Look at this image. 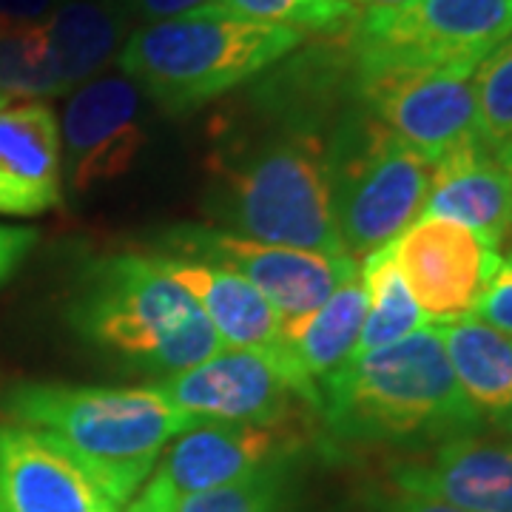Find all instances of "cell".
I'll return each instance as SVG.
<instances>
[{
	"label": "cell",
	"instance_id": "cell-7",
	"mask_svg": "<svg viewBox=\"0 0 512 512\" xmlns=\"http://www.w3.org/2000/svg\"><path fill=\"white\" fill-rule=\"evenodd\" d=\"M512 35V0H410L359 9L348 40L356 69H456L478 63Z\"/></svg>",
	"mask_w": 512,
	"mask_h": 512
},
{
	"label": "cell",
	"instance_id": "cell-10",
	"mask_svg": "<svg viewBox=\"0 0 512 512\" xmlns=\"http://www.w3.org/2000/svg\"><path fill=\"white\" fill-rule=\"evenodd\" d=\"M353 97L433 163L478 137L473 74L456 69H356Z\"/></svg>",
	"mask_w": 512,
	"mask_h": 512
},
{
	"label": "cell",
	"instance_id": "cell-29",
	"mask_svg": "<svg viewBox=\"0 0 512 512\" xmlns=\"http://www.w3.org/2000/svg\"><path fill=\"white\" fill-rule=\"evenodd\" d=\"M60 0H0V26H32L46 23Z\"/></svg>",
	"mask_w": 512,
	"mask_h": 512
},
{
	"label": "cell",
	"instance_id": "cell-32",
	"mask_svg": "<svg viewBox=\"0 0 512 512\" xmlns=\"http://www.w3.org/2000/svg\"><path fill=\"white\" fill-rule=\"evenodd\" d=\"M356 9H376V6H402V3H410V0H348Z\"/></svg>",
	"mask_w": 512,
	"mask_h": 512
},
{
	"label": "cell",
	"instance_id": "cell-6",
	"mask_svg": "<svg viewBox=\"0 0 512 512\" xmlns=\"http://www.w3.org/2000/svg\"><path fill=\"white\" fill-rule=\"evenodd\" d=\"M436 163L407 146L365 109L348 114L328 140L333 220L348 256L393 245L419 220Z\"/></svg>",
	"mask_w": 512,
	"mask_h": 512
},
{
	"label": "cell",
	"instance_id": "cell-14",
	"mask_svg": "<svg viewBox=\"0 0 512 512\" xmlns=\"http://www.w3.org/2000/svg\"><path fill=\"white\" fill-rule=\"evenodd\" d=\"M0 495L6 512H117L106 490L49 433L0 427Z\"/></svg>",
	"mask_w": 512,
	"mask_h": 512
},
{
	"label": "cell",
	"instance_id": "cell-33",
	"mask_svg": "<svg viewBox=\"0 0 512 512\" xmlns=\"http://www.w3.org/2000/svg\"><path fill=\"white\" fill-rule=\"evenodd\" d=\"M495 157H498V163L504 165V171H507V177H510V185H512V143H507L504 148H498V151H495Z\"/></svg>",
	"mask_w": 512,
	"mask_h": 512
},
{
	"label": "cell",
	"instance_id": "cell-28",
	"mask_svg": "<svg viewBox=\"0 0 512 512\" xmlns=\"http://www.w3.org/2000/svg\"><path fill=\"white\" fill-rule=\"evenodd\" d=\"M35 228H18V225H0V285L15 274L23 256L35 248Z\"/></svg>",
	"mask_w": 512,
	"mask_h": 512
},
{
	"label": "cell",
	"instance_id": "cell-19",
	"mask_svg": "<svg viewBox=\"0 0 512 512\" xmlns=\"http://www.w3.org/2000/svg\"><path fill=\"white\" fill-rule=\"evenodd\" d=\"M464 396L484 421L512 430V336L476 316L436 325Z\"/></svg>",
	"mask_w": 512,
	"mask_h": 512
},
{
	"label": "cell",
	"instance_id": "cell-3",
	"mask_svg": "<svg viewBox=\"0 0 512 512\" xmlns=\"http://www.w3.org/2000/svg\"><path fill=\"white\" fill-rule=\"evenodd\" d=\"M0 410L60 441L117 507L146 484L165 444L202 424L154 387L15 382Z\"/></svg>",
	"mask_w": 512,
	"mask_h": 512
},
{
	"label": "cell",
	"instance_id": "cell-2",
	"mask_svg": "<svg viewBox=\"0 0 512 512\" xmlns=\"http://www.w3.org/2000/svg\"><path fill=\"white\" fill-rule=\"evenodd\" d=\"M205 208L239 237L348 256L333 220L328 140L313 126L234 134L211 157Z\"/></svg>",
	"mask_w": 512,
	"mask_h": 512
},
{
	"label": "cell",
	"instance_id": "cell-34",
	"mask_svg": "<svg viewBox=\"0 0 512 512\" xmlns=\"http://www.w3.org/2000/svg\"><path fill=\"white\" fill-rule=\"evenodd\" d=\"M3 106H9V97H3V94H0V109H3Z\"/></svg>",
	"mask_w": 512,
	"mask_h": 512
},
{
	"label": "cell",
	"instance_id": "cell-26",
	"mask_svg": "<svg viewBox=\"0 0 512 512\" xmlns=\"http://www.w3.org/2000/svg\"><path fill=\"white\" fill-rule=\"evenodd\" d=\"M180 512H285L282 470L274 464L237 484L194 495L180 507Z\"/></svg>",
	"mask_w": 512,
	"mask_h": 512
},
{
	"label": "cell",
	"instance_id": "cell-15",
	"mask_svg": "<svg viewBox=\"0 0 512 512\" xmlns=\"http://www.w3.org/2000/svg\"><path fill=\"white\" fill-rule=\"evenodd\" d=\"M402 493L447 501L464 512H512V441L456 436L427 458L390 470Z\"/></svg>",
	"mask_w": 512,
	"mask_h": 512
},
{
	"label": "cell",
	"instance_id": "cell-9",
	"mask_svg": "<svg viewBox=\"0 0 512 512\" xmlns=\"http://www.w3.org/2000/svg\"><path fill=\"white\" fill-rule=\"evenodd\" d=\"M160 254L200 259L245 276L274 305L282 328L311 316L342 282L359 274L353 256L268 245L214 225H180L168 231Z\"/></svg>",
	"mask_w": 512,
	"mask_h": 512
},
{
	"label": "cell",
	"instance_id": "cell-11",
	"mask_svg": "<svg viewBox=\"0 0 512 512\" xmlns=\"http://www.w3.org/2000/svg\"><path fill=\"white\" fill-rule=\"evenodd\" d=\"M291 450L288 427L197 424L174 439L126 512H180L188 498L274 467Z\"/></svg>",
	"mask_w": 512,
	"mask_h": 512
},
{
	"label": "cell",
	"instance_id": "cell-22",
	"mask_svg": "<svg viewBox=\"0 0 512 512\" xmlns=\"http://www.w3.org/2000/svg\"><path fill=\"white\" fill-rule=\"evenodd\" d=\"M359 276H362L367 293V316L356 353L393 345L427 325V316L421 313L413 293L404 285L402 274L396 268L390 245L367 254L359 268Z\"/></svg>",
	"mask_w": 512,
	"mask_h": 512
},
{
	"label": "cell",
	"instance_id": "cell-30",
	"mask_svg": "<svg viewBox=\"0 0 512 512\" xmlns=\"http://www.w3.org/2000/svg\"><path fill=\"white\" fill-rule=\"evenodd\" d=\"M126 3L137 18L157 23V20H171L188 15V12H197L202 6H214L220 0H126Z\"/></svg>",
	"mask_w": 512,
	"mask_h": 512
},
{
	"label": "cell",
	"instance_id": "cell-8",
	"mask_svg": "<svg viewBox=\"0 0 512 512\" xmlns=\"http://www.w3.org/2000/svg\"><path fill=\"white\" fill-rule=\"evenodd\" d=\"M154 390L202 424L285 427L293 402L319 410V387L293 362L285 345L225 348L200 365L168 373Z\"/></svg>",
	"mask_w": 512,
	"mask_h": 512
},
{
	"label": "cell",
	"instance_id": "cell-16",
	"mask_svg": "<svg viewBox=\"0 0 512 512\" xmlns=\"http://www.w3.org/2000/svg\"><path fill=\"white\" fill-rule=\"evenodd\" d=\"M63 163L55 111L40 100L0 109V214L37 217L60 205Z\"/></svg>",
	"mask_w": 512,
	"mask_h": 512
},
{
	"label": "cell",
	"instance_id": "cell-25",
	"mask_svg": "<svg viewBox=\"0 0 512 512\" xmlns=\"http://www.w3.org/2000/svg\"><path fill=\"white\" fill-rule=\"evenodd\" d=\"M242 18L291 26L299 32L339 35L356 20L359 9L348 0H220Z\"/></svg>",
	"mask_w": 512,
	"mask_h": 512
},
{
	"label": "cell",
	"instance_id": "cell-5",
	"mask_svg": "<svg viewBox=\"0 0 512 512\" xmlns=\"http://www.w3.org/2000/svg\"><path fill=\"white\" fill-rule=\"evenodd\" d=\"M302 43V32L242 18L222 3L137 29L120 69L165 111H194L268 72Z\"/></svg>",
	"mask_w": 512,
	"mask_h": 512
},
{
	"label": "cell",
	"instance_id": "cell-23",
	"mask_svg": "<svg viewBox=\"0 0 512 512\" xmlns=\"http://www.w3.org/2000/svg\"><path fill=\"white\" fill-rule=\"evenodd\" d=\"M0 94L9 100L63 94L46 23L0 26Z\"/></svg>",
	"mask_w": 512,
	"mask_h": 512
},
{
	"label": "cell",
	"instance_id": "cell-20",
	"mask_svg": "<svg viewBox=\"0 0 512 512\" xmlns=\"http://www.w3.org/2000/svg\"><path fill=\"white\" fill-rule=\"evenodd\" d=\"M367 293L362 276H350L328 302L311 316L282 328V345L302 367V373L319 382L322 376L342 367L359 348V336L365 328Z\"/></svg>",
	"mask_w": 512,
	"mask_h": 512
},
{
	"label": "cell",
	"instance_id": "cell-18",
	"mask_svg": "<svg viewBox=\"0 0 512 512\" xmlns=\"http://www.w3.org/2000/svg\"><path fill=\"white\" fill-rule=\"evenodd\" d=\"M154 259L180 288L197 299L225 348L268 350L282 345L279 313L245 276L185 256L154 254Z\"/></svg>",
	"mask_w": 512,
	"mask_h": 512
},
{
	"label": "cell",
	"instance_id": "cell-17",
	"mask_svg": "<svg viewBox=\"0 0 512 512\" xmlns=\"http://www.w3.org/2000/svg\"><path fill=\"white\" fill-rule=\"evenodd\" d=\"M421 217L458 222L501 251L512 237V185L493 148L476 137L444 154Z\"/></svg>",
	"mask_w": 512,
	"mask_h": 512
},
{
	"label": "cell",
	"instance_id": "cell-24",
	"mask_svg": "<svg viewBox=\"0 0 512 512\" xmlns=\"http://www.w3.org/2000/svg\"><path fill=\"white\" fill-rule=\"evenodd\" d=\"M473 92L478 140L493 151L512 143V35L478 63Z\"/></svg>",
	"mask_w": 512,
	"mask_h": 512
},
{
	"label": "cell",
	"instance_id": "cell-35",
	"mask_svg": "<svg viewBox=\"0 0 512 512\" xmlns=\"http://www.w3.org/2000/svg\"><path fill=\"white\" fill-rule=\"evenodd\" d=\"M0 512H6V504H3V495H0Z\"/></svg>",
	"mask_w": 512,
	"mask_h": 512
},
{
	"label": "cell",
	"instance_id": "cell-12",
	"mask_svg": "<svg viewBox=\"0 0 512 512\" xmlns=\"http://www.w3.org/2000/svg\"><path fill=\"white\" fill-rule=\"evenodd\" d=\"M390 251L430 325L473 316L504 256L476 231L436 217L413 222Z\"/></svg>",
	"mask_w": 512,
	"mask_h": 512
},
{
	"label": "cell",
	"instance_id": "cell-27",
	"mask_svg": "<svg viewBox=\"0 0 512 512\" xmlns=\"http://www.w3.org/2000/svg\"><path fill=\"white\" fill-rule=\"evenodd\" d=\"M473 316L512 336V248L507 256H501V268L495 274L493 285L481 296Z\"/></svg>",
	"mask_w": 512,
	"mask_h": 512
},
{
	"label": "cell",
	"instance_id": "cell-13",
	"mask_svg": "<svg viewBox=\"0 0 512 512\" xmlns=\"http://www.w3.org/2000/svg\"><path fill=\"white\" fill-rule=\"evenodd\" d=\"M146 146L140 92L134 80L111 74L83 83L69 97L60 126V163L77 194L123 177Z\"/></svg>",
	"mask_w": 512,
	"mask_h": 512
},
{
	"label": "cell",
	"instance_id": "cell-31",
	"mask_svg": "<svg viewBox=\"0 0 512 512\" xmlns=\"http://www.w3.org/2000/svg\"><path fill=\"white\" fill-rule=\"evenodd\" d=\"M379 512H464L447 504V501H439V498H427V495H413L402 493L399 495H387L382 501V510Z\"/></svg>",
	"mask_w": 512,
	"mask_h": 512
},
{
	"label": "cell",
	"instance_id": "cell-4",
	"mask_svg": "<svg viewBox=\"0 0 512 512\" xmlns=\"http://www.w3.org/2000/svg\"><path fill=\"white\" fill-rule=\"evenodd\" d=\"M69 322L86 342L165 376L225 350L197 299L148 254L92 262L77 282Z\"/></svg>",
	"mask_w": 512,
	"mask_h": 512
},
{
	"label": "cell",
	"instance_id": "cell-1",
	"mask_svg": "<svg viewBox=\"0 0 512 512\" xmlns=\"http://www.w3.org/2000/svg\"><path fill=\"white\" fill-rule=\"evenodd\" d=\"M316 387L322 419L345 441L456 439L484 424L458 384L436 325H424L393 345L353 353Z\"/></svg>",
	"mask_w": 512,
	"mask_h": 512
},
{
	"label": "cell",
	"instance_id": "cell-21",
	"mask_svg": "<svg viewBox=\"0 0 512 512\" xmlns=\"http://www.w3.org/2000/svg\"><path fill=\"white\" fill-rule=\"evenodd\" d=\"M63 92L89 83L109 63L123 35V15L109 0H63L46 20Z\"/></svg>",
	"mask_w": 512,
	"mask_h": 512
}]
</instances>
